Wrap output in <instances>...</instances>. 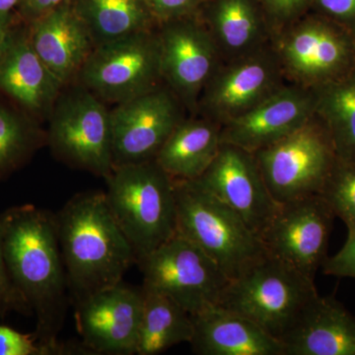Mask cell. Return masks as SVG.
Returning a JSON list of instances; mask_svg holds the SVG:
<instances>
[{
	"mask_svg": "<svg viewBox=\"0 0 355 355\" xmlns=\"http://www.w3.org/2000/svg\"><path fill=\"white\" fill-rule=\"evenodd\" d=\"M0 243L14 286L37 315L36 336L53 354H71L58 342L67 308V272L57 216L32 205L0 216Z\"/></svg>",
	"mask_w": 355,
	"mask_h": 355,
	"instance_id": "1",
	"label": "cell"
},
{
	"mask_svg": "<svg viewBox=\"0 0 355 355\" xmlns=\"http://www.w3.org/2000/svg\"><path fill=\"white\" fill-rule=\"evenodd\" d=\"M55 216L69 288L76 301L120 284L137 263L105 193H79Z\"/></svg>",
	"mask_w": 355,
	"mask_h": 355,
	"instance_id": "2",
	"label": "cell"
},
{
	"mask_svg": "<svg viewBox=\"0 0 355 355\" xmlns=\"http://www.w3.org/2000/svg\"><path fill=\"white\" fill-rule=\"evenodd\" d=\"M106 180L110 209L137 261L176 234L174 181L155 160L118 166Z\"/></svg>",
	"mask_w": 355,
	"mask_h": 355,
	"instance_id": "3",
	"label": "cell"
},
{
	"mask_svg": "<svg viewBox=\"0 0 355 355\" xmlns=\"http://www.w3.org/2000/svg\"><path fill=\"white\" fill-rule=\"evenodd\" d=\"M174 184L178 234L200 248L229 280L237 279L268 254L241 217L197 181Z\"/></svg>",
	"mask_w": 355,
	"mask_h": 355,
	"instance_id": "4",
	"label": "cell"
},
{
	"mask_svg": "<svg viewBox=\"0 0 355 355\" xmlns=\"http://www.w3.org/2000/svg\"><path fill=\"white\" fill-rule=\"evenodd\" d=\"M318 295L315 282L266 254L229 282L219 306L239 313L282 342Z\"/></svg>",
	"mask_w": 355,
	"mask_h": 355,
	"instance_id": "5",
	"label": "cell"
},
{
	"mask_svg": "<svg viewBox=\"0 0 355 355\" xmlns=\"http://www.w3.org/2000/svg\"><path fill=\"white\" fill-rule=\"evenodd\" d=\"M272 46L287 81L304 87L335 83L355 69L354 35L319 14L275 33Z\"/></svg>",
	"mask_w": 355,
	"mask_h": 355,
	"instance_id": "6",
	"label": "cell"
},
{
	"mask_svg": "<svg viewBox=\"0 0 355 355\" xmlns=\"http://www.w3.org/2000/svg\"><path fill=\"white\" fill-rule=\"evenodd\" d=\"M254 155L279 205L320 195L336 159L330 133L316 114L295 132Z\"/></svg>",
	"mask_w": 355,
	"mask_h": 355,
	"instance_id": "7",
	"label": "cell"
},
{
	"mask_svg": "<svg viewBox=\"0 0 355 355\" xmlns=\"http://www.w3.org/2000/svg\"><path fill=\"white\" fill-rule=\"evenodd\" d=\"M76 78L99 99L116 104L164 85L157 31L95 46Z\"/></svg>",
	"mask_w": 355,
	"mask_h": 355,
	"instance_id": "8",
	"label": "cell"
},
{
	"mask_svg": "<svg viewBox=\"0 0 355 355\" xmlns=\"http://www.w3.org/2000/svg\"><path fill=\"white\" fill-rule=\"evenodd\" d=\"M49 144L69 165L106 179L114 170L111 112L85 87L58 96L50 114Z\"/></svg>",
	"mask_w": 355,
	"mask_h": 355,
	"instance_id": "9",
	"label": "cell"
},
{
	"mask_svg": "<svg viewBox=\"0 0 355 355\" xmlns=\"http://www.w3.org/2000/svg\"><path fill=\"white\" fill-rule=\"evenodd\" d=\"M137 265L144 286L173 299L191 316L219 305L230 282L200 248L178 233Z\"/></svg>",
	"mask_w": 355,
	"mask_h": 355,
	"instance_id": "10",
	"label": "cell"
},
{
	"mask_svg": "<svg viewBox=\"0 0 355 355\" xmlns=\"http://www.w3.org/2000/svg\"><path fill=\"white\" fill-rule=\"evenodd\" d=\"M287 83L272 44L241 60L221 62L203 88L193 114L221 127L247 113Z\"/></svg>",
	"mask_w": 355,
	"mask_h": 355,
	"instance_id": "11",
	"label": "cell"
},
{
	"mask_svg": "<svg viewBox=\"0 0 355 355\" xmlns=\"http://www.w3.org/2000/svg\"><path fill=\"white\" fill-rule=\"evenodd\" d=\"M336 218L321 195L300 198L279 205L261 240L266 253L315 282L329 257V239Z\"/></svg>",
	"mask_w": 355,
	"mask_h": 355,
	"instance_id": "12",
	"label": "cell"
},
{
	"mask_svg": "<svg viewBox=\"0 0 355 355\" xmlns=\"http://www.w3.org/2000/svg\"><path fill=\"white\" fill-rule=\"evenodd\" d=\"M187 111L167 86L116 104L111 111L114 168L154 160Z\"/></svg>",
	"mask_w": 355,
	"mask_h": 355,
	"instance_id": "13",
	"label": "cell"
},
{
	"mask_svg": "<svg viewBox=\"0 0 355 355\" xmlns=\"http://www.w3.org/2000/svg\"><path fill=\"white\" fill-rule=\"evenodd\" d=\"M157 33L163 81L193 114L203 88L221 64L216 44L198 16L162 23Z\"/></svg>",
	"mask_w": 355,
	"mask_h": 355,
	"instance_id": "14",
	"label": "cell"
},
{
	"mask_svg": "<svg viewBox=\"0 0 355 355\" xmlns=\"http://www.w3.org/2000/svg\"><path fill=\"white\" fill-rule=\"evenodd\" d=\"M76 326L86 352L95 354H137L144 292L114 284L76 301Z\"/></svg>",
	"mask_w": 355,
	"mask_h": 355,
	"instance_id": "15",
	"label": "cell"
},
{
	"mask_svg": "<svg viewBox=\"0 0 355 355\" xmlns=\"http://www.w3.org/2000/svg\"><path fill=\"white\" fill-rule=\"evenodd\" d=\"M196 181L234 210L260 239L279 209L254 153L233 144L221 142L214 162Z\"/></svg>",
	"mask_w": 355,
	"mask_h": 355,
	"instance_id": "16",
	"label": "cell"
},
{
	"mask_svg": "<svg viewBox=\"0 0 355 355\" xmlns=\"http://www.w3.org/2000/svg\"><path fill=\"white\" fill-rule=\"evenodd\" d=\"M314 89L287 83L247 113L220 127L221 142L254 153L295 132L316 113Z\"/></svg>",
	"mask_w": 355,
	"mask_h": 355,
	"instance_id": "17",
	"label": "cell"
},
{
	"mask_svg": "<svg viewBox=\"0 0 355 355\" xmlns=\"http://www.w3.org/2000/svg\"><path fill=\"white\" fill-rule=\"evenodd\" d=\"M62 88L33 48L29 29L13 24L0 44V91L29 113L44 116Z\"/></svg>",
	"mask_w": 355,
	"mask_h": 355,
	"instance_id": "18",
	"label": "cell"
},
{
	"mask_svg": "<svg viewBox=\"0 0 355 355\" xmlns=\"http://www.w3.org/2000/svg\"><path fill=\"white\" fill-rule=\"evenodd\" d=\"M28 29L37 55L62 86L76 78L95 48L71 0L31 21Z\"/></svg>",
	"mask_w": 355,
	"mask_h": 355,
	"instance_id": "19",
	"label": "cell"
},
{
	"mask_svg": "<svg viewBox=\"0 0 355 355\" xmlns=\"http://www.w3.org/2000/svg\"><path fill=\"white\" fill-rule=\"evenodd\" d=\"M191 320L190 345L196 354L286 355L280 340L248 318L221 306L203 310Z\"/></svg>",
	"mask_w": 355,
	"mask_h": 355,
	"instance_id": "20",
	"label": "cell"
},
{
	"mask_svg": "<svg viewBox=\"0 0 355 355\" xmlns=\"http://www.w3.org/2000/svg\"><path fill=\"white\" fill-rule=\"evenodd\" d=\"M286 355H355V317L334 295H318L282 340Z\"/></svg>",
	"mask_w": 355,
	"mask_h": 355,
	"instance_id": "21",
	"label": "cell"
},
{
	"mask_svg": "<svg viewBox=\"0 0 355 355\" xmlns=\"http://www.w3.org/2000/svg\"><path fill=\"white\" fill-rule=\"evenodd\" d=\"M221 62L254 55L272 44V31L252 0H216L202 20Z\"/></svg>",
	"mask_w": 355,
	"mask_h": 355,
	"instance_id": "22",
	"label": "cell"
},
{
	"mask_svg": "<svg viewBox=\"0 0 355 355\" xmlns=\"http://www.w3.org/2000/svg\"><path fill=\"white\" fill-rule=\"evenodd\" d=\"M220 146V125L193 114L173 130L154 160L174 181H196L214 162Z\"/></svg>",
	"mask_w": 355,
	"mask_h": 355,
	"instance_id": "23",
	"label": "cell"
},
{
	"mask_svg": "<svg viewBox=\"0 0 355 355\" xmlns=\"http://www.w3.org/2000/svg\"><path fill=\"white\" fill-rule=\"evenodd\" d=\"M144 309L137 355H157L180 343H190L193 334L191 316L173 299L142 284Z\"/></svg>",
	"mask_w": 355,
	"mask_h": 355,
	"instance_id": "24",
	"label": "cell"
},
{
	"mask_svg": "<svg viewBox=\"0 0 355 355\" xmlns=\"http://www.w3.org/2000/svg\"><path fill=\"white\" fill-rule=\"evenodd\" d=\"M95 46L153 30L156 22L144 0H71Z\"/></svg>",
	"mask_w": 355,
	"mask_h": 355,
	"instance_id": "25",
	"label": "cell"
},
{
	"mask_svg": "<svg viewBox=\"0 0 355 355\" xmlns=\"http://www.w3.org/2000/svg\"><path fill=\"white\" fill-rule=\"evenodd\" d=\"M316 114L330 133L336 156L355 161V69L317 89Z\"/></svg>",
	"mask_w": 355,
	"mask_h": 355,
	"instance_id": "26",
	"label": "cell"
},
{
	"mask_svg": "<svg viewBox=\"0 0 355 355\" xmlns=\"http://www.w3.org/2000/svg\"><path fill=\"white\" fill-rule=\"evenodd\" d=\"M39 139L36 128L23 114L0 101V176L19 167Z\"/></svg>",
	"mask_w": 355,
	"mask_h": 355,
	"instance_id": "27",
	"label": "cell"
},
{
	"mask_svg": "<svg viewBox=\"0 0 355 355\" xmlns=\"http://www.w3.org/2000/svg\"><path fill=\"white\" fill-rule=\"evenodd\" d=\"M320 195L336 217L345 222L347 230L355 229V161L336 156Z\"/></svg>",
	"mask_w": 355,
	"mask_h": 355,
	"instance_id": "28",
	"label": "cell"
},
{
	"mask_svg": "<svg viewBox=\"0 0 355 355\" xmlns=\"http://www.w3.org/2000/svg\"><path fill=\"white\" fill-rule=\"evenodd\" d=\"M272 35L300 18L313 0H260ZM273 37V36H272Z\"/></svg>",
	"mask_w": 355,
	"mask_h": 355,
	"instance_id": "29",
	"label": "cell"
},
{
	"mask_svg": "<svg viewBox=\"0 0 355 355\" xmlns=\"http://www.w3.org/2000/svg\"><path fill=\"white\" fill-rule=\"evenodd\" d=\"M53 352L37 336L25 335L9 327L0 326V355H51Z\"/></svg>",
	"mask_w": 355,
	"mask_h": 355,
	"instance_id": "30",
	"label": "cell"
},
{
	"mask_svg": "<svg viewBox=\"0 0 355 355\" xmlns=\"http://www.w3.org/2000/svg\"><path fill=\"white\" fill-rule=\"evenodd\" d=\"M159 24L197 16L200 0H144Z\"/></svg>",
	"mask_w": 355,
	"mask_h": 355,
	"instance_id": "31",
	"label": "cell"
},
{
	"mask_svg": "<svg viewBox=\"0 0 355 355\" xmlns=\"http://www.w3.org/2000/svg\"><path fill=\"white\" fill-rule=\"evenodd\" d=\"M347 241L334 256L328 257L322 266L324 275L355 279V229H350Z\"/></svg>",
	"mask_w": 355,
	"mask_h": 355,
	"instance_id": "32",
	"label": "cell"
},
{
	"mask_svg": "<svg viewBox=\"0 0 355 355\" xmlns=\"http://www.w3.org/2000/svg\"><path fill=\"white\" fill-rule=\"evenodd\" d=\"M318 14L342 26L355 37V0H313Z\"/></svg>",
	"mask_w": 355,
	"mask_h": 355,
	"instance_id": "33",
	"label": "cell"
},
{
	"mask_svg": "<svg viewBox=\"0 0 355 355\" xmlns=\"http://www.w3.org/2000/svg\"><path fill=\"white\" fill-rule=\"evenodd\" d=\"M26 307L29 306L14 286L9 275L0 243V315L6 314L10 310H22Z\"/></svg>",
	"mask_w": 355,
	"mask_h": 355,
	"instance_id": "34",
	"label": "cell"
},
{
	"mask_svg": "<svg viewBox=\"0 0 355 355\" xmlns=\"http://www.w3.org/2000/svg\"><path fill=\"white\" fill-rule=\"evenodd\" d=\"M67 1L69 0H23L19 6L20 13L23 18L31 22Z\"/></svg>",
	"mask_w": 355,
	"mask_h": 355,
	"instance_id": "35",
	"label": "cell"
},
{
	"mask_svg": "<svg viewBox=\"0 0 355 355\" xmlns=\"http://www.w3.org/2000/svg\"><path fill=\"white\" fill-rule=\"evenodd\" d=\"M14 24L12 13L0 12V44L3 42L4 38L10 28Z\"/></svg>",
	"mask_w": 355,
	"mask_h": 355,
	"instance_id": "36",
	"label": "cell"
},
{
	"mask_svg": "<svg viewBox=\"0 0 355 355\" xmlns=\"http://www.w3.org/2000/svg\"><path fill=\"white\" fill-rule=\"evenodd\" d=\"M23 0H0V12L12 13L16 7H19Z\"/></svg>",
	"mask_w": 355,
	"mask_h": 355,
	"instance_id": "37",
	"label": "cell"
},
{
	"mask_svg": "<svg viewBox=\"0 0 355 355\" xmlns=\"http://www.w3.org/2000/svg\"><path fill=\"white\" fill-rule=\"evenodd\" d=\"M354 51H355V37H354Z\"/></svg>",
	"mask_w": 355,
	"mask_h": 355,
	"instance_id": "38",
	"label": "cell"
}]
</instances>
